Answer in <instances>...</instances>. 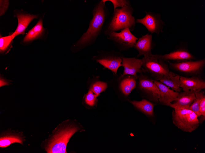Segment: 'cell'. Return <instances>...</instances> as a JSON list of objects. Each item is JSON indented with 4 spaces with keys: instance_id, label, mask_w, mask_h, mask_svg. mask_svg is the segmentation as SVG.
I'll return each instance as SVG.
<instances>
[{
    "instance_id": "6da1fadb",
    "label": "cell",
    "mask_w": 205,
    "mask_h": 153,
    "mask_svg": "<svg viewBox=\"0 0 205 153\" xmlns=\"http://www.w3.org/2000/svg\"><path fill=\"white\" fill-rule=\"evenodd\" d=\"M69 121L66 120L60 124L48 138L41 143L42 148L47 153H67V146L70 139L79 129Z\"/></svg>"
},
{
    "instance_id": "7a4b0ae2",
    "label": "cell",
    "mask_w": 205,
    "mask_h": 153,
    "mask_svg": "<svg viewBox=\"0 0 205 153\" xmlns=\"http://www.w3.org/2000/svg\"><path fill=\"white\" fill-rule=\"evenodd\" d=\"M106 0L99 1L94 7L93 18L86 32L73 46L75 51L93 44L100 34L106 20L107 11L105 5Z\"/></svg>"
},
{
    "instance_id": "3957f363",
    "label": "cell",
    "mask_w": 205,
    "mask_h": 153,
    "mask_svg": "<svg viewBox=\"0 0 205 153\" xmlns=\"http://www.w3.org/2000/svg\"><path fill=\"white\" fill-rule=\"evenodd\" d=\"M133 9L131 5L114 10L111 20L104 31L106 35L114 32L128 27L131 31L134 29L135 20L132 14Z\"/></svg>"
},
{
    "instance_id": "277c9868",
    "label": "cell",
    "mask_w": 205,
    "mask_h": 153,
    "mask_svg": "<svg viewBox=\"0 0 205 153\" xmlns=\"http://www.w3.org/2000/svg\"><path fill=\"white\" fill-rule=\"evenodd\" d=\"M141 59L143 73L154 80L160 81L166 77L170 71L168 65L160 54H152Z\"/></svg>"
},
{
    "instance_id": "5b68a950",
    "label": "cell",
    "mask_w": 205,
    "mask_h": 153,
    "mask_svg": "<svg viewBox=\"0 0 205 153\" xmlns=\"http://www.w3.org/2000/svg\"><path fill=\"white\" fill-rule=\"evenodd\" d=\"M197 115L189 109H173L172 113L173 124L183 131L191 133L200 125Z\"/></svg>"
},
{
    "instance_id": "8992f818",
    "label": "cell",
    "mask_w": 205,
    "mask_h": 153,
    "mask_svg": "<svg viewBox=\"0 0 205 153\" xmlns=\"http://www.w3.org/2000/svg\"><path fill=\"white\" fill-rule=\"evenodd\" d=\"M123 57L124 55L119 51H101L98 52L92 60L102 65L104 68L111 71L114 74H117L118 68L122 66Z\"/></svg>"
},
{
    "instance_id": "52a82bcc",
    "label": "cell",
    "mask_w": 205,
    "mask_h": 153,
    "mask_svg": "<svg viewBox=\"0 0 205 153\" xmlns=\"http://www.w3.org/2000/svg\"><path fill=\"white\" fill-rule=\"evenodd\" d=\"M137 88L148 100L155 103H158L159 90L154 80L141 73L138 75Z\"/></svg>"
},
{
    "instance_id": "ba28073f",
    "label": "cell",
    "mask_w": 205,
    "mask_h": 153,
    "mask_svg": "<svg viewBox=\"0 0 205 153\" xmlns=\"http://www.w3.org/2000/svg\"><path fill=\"white\" fill-rule=\"evenodd\" d=\"M120 51H126L133 48L138 38L132 34L128 27L119 32H114L107 36Z\"/></svg>"
},
{
    "instance_id": "9c48e42d",
    "label": "cell",
    "mask_w": 205,
    "mask_h": 153,
    "mask_svg": "<svg viewBox=\"0 0 205 153\" xmlns=\"http://www.w3.org/2000/svg\"><path fill=\"white\" fill-rule=\"evenodd\" d=\"M169 67L172 69L187 75H199L205 66V60H188L179 63L170 62Z\"/></svg>"
},
{
    "instance_id": "30bf717a",
    "label": "cell",
    "mask_w": 205,
    "mask_h": 153,
    "mask_svg": "<svg viewBox=\"0 0 205 153\" xmlns=\"http://www.w3.org/2000/svg\"><path fill=\"white\" fill-rule=\"evenodd\" d=\"M138 77L122 74H114L110 82L117 87L123 96L127 97L136 86Z\"/></svg>"
},
{
    "instance_id": "8fae6325",
    "label": "cell",
    "mask_w": 205,
    "mask_h": 153,
    "mask_svg": "<svg viewBox=\"0 0 205 153\" xmlns=\"http://www.w3.org/2000/svg\"><path fill=\"white\" fill-rule=\"evenodd\" d=\"M145 12L146 13L145 17L136 19V23L143 25L151 34L155 33L158 36L160 32H163V29L165 25L161 15L159 13L151 12L145 11Z\"/></svg>"
},
{
    "instance_id": "7c38bea8",
    "label": "cell",
    "mask_w": 205,
    "mask_h": 153,
    "mask_svg": "<svg viewBox=\"0 0 205 153\" xmlns=\"http://www.w3.org/2000/svg\"><path fill=\"white\" fill-rule=\"evenodd\" d=\"M14 16L17 18L18 24L15 31L10 34L13 39L19 35H25V31L29 24L39 16L38 15L31 14L22 9L14 10Z\"/></svg>"
},
{
    "instance_id": "4fadbf2b",
    "label": "cell",
    "mask_w": 205,
    "mask_h": 153,
    "mask_svg": "<svg viewBox=\"0 0 205 153\" xmlns=\"http://www.w3.org/2000/svg\"><path fill=\"white\" fill-rule=\"evenodd\" d=\"M180 87L184 91H191L196 92L205 88V82L199 75L190 77L180 76Z\"/></svg>"
},
{
    "instance_id": "5bb4252c",
    "label": "cell",
    "mask_w": 205,
    "mask_h": 153,
    "mask_svg": "<svg viewBox=\"0 0 205 153\" xmlns=\"http://www.w3.org/2000/svg\"><path fill=\"white\" fill-rule=\"evenodd\" d=\"M164 60L172 63H179L188 60H193L195 57L185 47H180L167 54L160 55Z\"/></svg>"
},
{
    "instance_id": "9a60e30c",
    "label": "cell",
    "mask_w": 205,
    "mask_h": 153,
    "mask_svg": "<svg viewBox=\"0 0 205 153\" xmlns=\"http://www.w3.org/2000/svg\"><path fill=\"white\" fill-rule=\"evenodd\" d=\"M25 140L22 132L8 129L0 133V147L5 148L15 143L23 145Z\"/></svg>"
},
{
    "instance_id": "2e32d148",
    "label": "cell",
    "mask_w": 205,
    "mask_h": 153,
    "mask_svg": "<svg viewBox=\"0 0 205 153\" xmlns=\"http://www.w3.org/2000/svg\"><path fill=\"white\" fill-rule=\"evenodd\" d=\"M142 60L135 57H123L122 59V66L124 68L123 75H130L138 76V73H143L141 66Z\"/></svg>"
},
{
    "instance_id": "e0dca14e",
    "label": "cell",
    "mask_w": 205,
    "mask_h": 153,
    "mask_svg": "<svg viewBox=\"0 0 205 153\" xmlns=\"http://www.w3.org/2000/svg\"><path fill=\"white\" fill-rule=\"evenodd\" d=\"M154 82L160 91L158 103L161 104L169 106L176 100L179 92H176L159 81Z\"/></svg>"
},
{
    "instance_id": "ac0fdd59",
    "label": "cell",
    "mask_w": 205,
    "mask_h": 153,
    "mask_svg": "<svg viewBox=\"0 0 205 153\" xmlns=\"http://www.w3.org/2000/svg\"><path fill=\"white\" fill-rule=\"evenodd\" d=\"M133 48L138 51L137 58L141 55L146 57L151 55L153 48L152 34L148 33L142 35L138 39Z\"/></svg>"
},
{
    "instance_id": "d6986e66",
    "label": "cell",
    "mask_w": 205,
    "mask_h": 153,
    "mask_svg": "<svg viewBox=\"0 0 205 153\" xmlns=\"http://www.w3.org/2000/svg\"><path fill=\"white\" fill-rule=\"evenodd\" d=\"M195 97V92L194 91H180L174 102L169 106L175 110L189 109Z\"/></svg>"
},
{
    "instance_id": "ffe728a7",
    "label": "cell",
    "mask_w": 205,
    "mask_h": 153,
    "mask_svg": "<svg viewBox=\"0 0 205 153\" xmlns=\"http://www.w3.org/2000/svg\"><path fill=\"white\" fill-rule=\"evenodd\" d=\"M46 33V29L43 26V19L41 18L34 26L28 31L22 42L27 44L36 39H42L45 35Z\"/></svg>"
},
{
    "instance_id": "44dd1931",
    "label": "cell",
    "mask_w": 205,
    "mask_h": 153,
    "mask_svg": "<svg viewBox=\"0 0 205 153\" xmlns=\"http://www.w3.org/2000/svg\"><path fill=\"white\" fill-rule=\"evenodd\" d=\"M89 90L91 91L99 96L100 94L105 91L108 87L107 82L101 81L100 76L93 75L92 78H89L87 81Z\"/></svg>"
},
{
    "instance_id": "7402d4cb",
    "label": "cell",
    "mask_w": 205,
    "mask_h": 153,
    "mask_svg": "<svg viewBox=\"0 0 205 153\" xmlns=\"http://www.w3.org/2000/svg\"><path fill=\"white\" fill-rule=\"evenodd\" d=\"M180 75L172 71H170L166 77L160 80V82L174 91L180 92L182 90L180 87Z\"/></svg>"
},
{
    "instance_id": "603a6c76",
    "label": "cell",
    "mask_w": 205,
    "mask_h": 153,
    "mask_svg": "<svg viewBox=\"0 0 205 153\" xmlns=\"http://www.w3.org/2000/svg\"><path fill=\"white\" fill-rule=\"evenodd\" d=\"M128 101L134 107L144 114L149 116L153 115L154 105L151 101L144 99L140 101Z\"/></svg>"
},
{
    "instance_id": "cb8c5ba5",
    "label": "cell",
    "mask_w": 205,
    "mask_h": 153,
    "mask_svg": "<svg viewBox=\"0 0 205 153\" xmlns=\"http://www.w3.org/2000/svg\"><path fill=\"white\" fill-rule=\"evenodd\" d=\"M13 40L10 34L7 36L2 37L0 35V52L1 53H7L12 47Z\"/></svg>"
},
{
    "instance_id": "d4e9b609",
    "label": "cell",
    "mask_w": 205,
    "mask_h": 153,
    "mask_svg": "<svg viewBox=\"0 0 205 153\" xmlns=\"http://www.w3.org/2000/svg\"><path fill=\"white\" fill-rule=\"evenodd\" d=\"M204 96V92L202 90L195 92V98L189 109L195 113L198 117L201 115L199 111V106Z\"/></svg>"
},
{
    "instance_id": "484cf974",
    "label": "cell",
    "mask_w": 205,
    "mask_h": 153,
    "mask_svg": "<svg viewBox=\"0 0 205 153\" xmlns=\"http://www.w3.org/2000/svg\"><path fill=\"white\" fill-rule=\"evenodd\" d=\"M98 97L91 91L89 90L84 97V103L88 107H92L96 106L98 101Z\"/></svg>"
},
{
    "instance_id": "4316f807",
    "label": "cell",
    "mask_w": 205,
    "mask_h": 153,
    "mask_svg": "<svg viewBox=\"0 0 205 153\" xmlns=\"http://www.w3.org/2000/svg\"><path fill=\"white\" fill-rule=\"evenodd\" d=\"M113 4L114 10L118 7H123L125 6L131 5L130 2L126 0H108Z\"/></svg>"
},
{
    "instance_id": "83f0119b",
    "label": "cell",
    "mask_w": 205,
    "mask_h": 153,
    "mask_svg": "<svg viewBox=\"0 0 205 153\" xmlns=\"http://www.w3.org/2000/svg\"><path fill=\"white\" fill-rule=\"evenodd\" d=\"M199 111L201 115L205 116V96L202 98L199 106Z\"/></svg>"
},
{
    "instance_id": "f1b7e54d",
    "label": "cell",
    "mask_w": 205,
    "mask_h": 153,
    "mask_svg": "<svg viewBox=\"0 0 205 153\" xmlns=\"http://www.w3.org/2000/svg\"><path fill=\"white\" fill-rule=\"evenodd\" d=\"M9 83L6 81H5V80L3 79H0V87L6 85H8Z\"/></svg>"
}]
</instances>
